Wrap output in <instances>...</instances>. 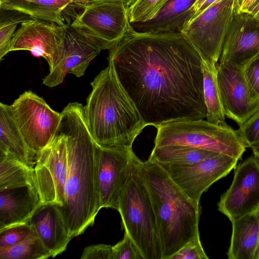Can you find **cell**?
Masks as SVG:
<instances>
[{
    "label": "cell",
    "mask_w": 259,
    "mask_h": 259,
    "mask_svg": "<svg viewBox=\"0 0 259 259\" xmlns=\"http://www.w3.org/2000/svg\"><path fill=\"white\" fill-rule=\"evenodd\" d=\"M108 61L147 126L206 118L203 61L180 32L142 33L131 25Z\"/></svg>",
    "instance_id": "obj_1"
},
{
    "label": "cell",
    "mask_w": 259,
    "mask_h": 259,
    "mask_svg": "<svg viewBox=\"0 0 259 259\" xmlns=\"http://www.w3.org/2000/svg\"><path fill=\"white\" fill-rule=\"evenodd\" d=\"M83 108L79 103H68L61 112L57 131L66 136L68 150L64 203L59 207L73 238L94 224L101 209L97 177V143L87 125Z\"/></svg>",
    "instance_id": "obj_2"
},
{
    "label": "cell",
    "mask_w": 259,
    "mask_h": 259,
    "mask_svg": "<svg viewBox=\"0 0 259 259\" xmlns=\"http://www.w3.org/2000/svg\"><path fill=\"white\" fill-rule=\"evenodd\" d=\"M91 85L83 111L96 142L105 147L132 149L135 139L147 125L119 82L110 61Z\"/></svg>",
    "instance_id": "obj_3"
},
{
    "label": "cell",
    "mask_w": 259,
    "mask_h": 259,
    "mask_svg": "<svg viewBox=\"0 0 259 259\" xmlns=\"http://www.w3.org/2000/svg\"><path fill=\"white\" fill-rule=\"evenodd\" d=\"M141 167L156 219L162 259H169L200 236L199 202L187 196L156 162L148 159Z\"/></svg>",
    "instance_id": "obj_4"
},
{
    "label": "cell",
    "mask_w": 259,
    "mask_h": 259,
    "mask_svg": "<svg viewBox=\"0 0 259 259\" xmlns=\"http://www.w3.org/2000/svg\"><path fill=\"white\" fill-rule=\"evenodd\" d=\"M141 161L135 160L131 174L118 200L125 232L137 245L144 259H162L161 245L150 194L143 174Z\"/></svg>",
    "instance_id": "obj_5"
},
{
    "label": "cell",
    "mask_w": 259,
    "mask_h": 259,
    "mask_svg": "<svg viewBox=\"0 0 259 259\" xmlns=\"http://www.w3.org/2000/svg\"><path fill=\"white\" fill-rule=\"evenodd\" d=\"M154 147L182 145L230 156L239 160L246 147L236 131L204 119L167 123L158 126Z\"/></svg>",
    "instance_id": "obj_6"
},
{
    "label": "cell",
    "mask_w": 259,
    "mask_h": 259,
    "mask_svg": "<svg viewBox=\"0 0 259 259\" xmlns=\"http://www.w3.org/2000/svg\"><path fill=\"white\" fill-rule=\"evenodd\" d=\"M81 8L70 25L101 50L114 46L131 26L128 8L121 1H97Z\"/></svg>",
    "instance_id": "obj_7"
},
{
    "label": "cell",
    "mask_w": 259,
    "mask_h": 259,
    "mask_svg": "<svg viewBox=\"0 0 259 259\" xmlns=\"http://www.w3.org/2000/svg\"><path fill=\"white\" fill-rule=\"evenodd\" d=\"M233 0H217L195 15L180 31L203 62L216 66L233 17Z\"/></svg>",
    "instance_id": "obj_8"
},
{
    "label": "cell",
    "mask_w": 259,
    "mask_h": 259,
    "mask_svg": "<svg viewBox=\"0 0 259 259\" xmlns=\"http://www.w3.org/2000/svg\"><path fill=\"white\" fill-rule=\"evenodd\" d=\"M14 118L29 148L37 153L56 136L62 115L40 97L25 91L10 105Z\"/></svg>",
    "instance_id": "obj_9"
},
{
    "label": "cell",
    "mask_w": 259,
    "mask_h": 259,
    "mask_svg": "<svg viewBox=\"0 0 259 259\" xmlns=\"http://www.w3.org/2000/svg\"><path fill=\"white\" fill-rule=\"evenodd\" d=\"M34 184L41 203L62 206L68 171L67 137L57 132L53 139L36 153Z\"/></svg>",
    "instance_id": "obj_10"
},
{
    "label": "cell",
    "mask_w": 259,
    "mask_h": 259,
    "mask_svg": "<svg viewBox=\"0 0 259 259\" xmlns=\"http://www.w3.org/2000/svg\"><path fill=\"white\" fill-rule=\"evenodd\" d=\"M238 160L217 154L193 163H158L187 196L199 202L202 194L236 168Z\"/></svg>",
    "instance_id": "obj_11"
},
{
    "label": "cell",
    "mask_w": 259,
    "mask_h": 259,
    "mask_svg": "<svg viewBox=\"0 0 259 259\" xmlns=\"http://www.w3.org/2000/svg\"><path fill=\"white\" fill-rule=\"evenodd\" d=\"M137 157L132 149L122 150L97 143V177L101 208L118 210L120 192Z\"/></svg>",
    "instance_id": "obj_12"
},
{
    "label": "cell",
    "mask_w": 259,
    "mask_h": 259,
    "mask_svg": "<svg viewBox=\"0 0 259 259\" xmlns=\"http://www.w3.org/2000/svg\"><path fill=\"white\" fill-rule=\"evenodd\" d=\"M235 170L231 186L218 203L231 222L259 208V160L249 157Z\"/></svg>",
    "instance_id": "obj_13"
},
{
    "label": "cell",
    "mask_w": 259,
    "mask_h": 259,
    "mask_svg": "<svg viewBox=\"0 0 259 259\" xmlns=\"http://www.w3.org/2000/svg\"><path fill=\"white\" fill-rule=\"evenodd\" d=\"M65 26L36 19L22 22L13 37L10 52L25 50L45 59L51 70L63 49Z\"/></svg>",
    "instance_id": "obj_14"
},
{
    "label": "cell",
    "mask_w": 259,
    "mask_h": 259,
    "mask_svg": "<svg viewBox=\"0 0 259 259\" xmlns=\"http://www.w3.org/2000/svg\"><path fill=\"white\" fill-rule=\"evenodd\" d=\"M259 56V18L250 14H233L219 63L243 68Z\"/></svg>",
    "instance_id": "obj_15"
},
{
    "label": "cell",
    "mask_w": 259,
    "mask_h": 259,
    "mask_svg": "<svg viewBox=\"0 0 259 259\" xmlns=\"http://www.w3.org/2000/svg\"><path fill=\"white\" fill-rule=\"evenodd\" d=\"M217 81L225 115L241 126L259 108L251 97L243 69L218 63Z\"/></svg>",
    "instance_id": "obj_16"
},
{
    "label": "cell",
    "mask_w": 259,
    "mask_h": 259,
    "mask_svg": "<svg viewBox=\"0 0 259 259\" xmlns=\"http://www.w3.org/2000/svg\"><path fill=\"white\" fill-rule=\"evenodd\" d=\"M101 51L70 24H66L60 57L42 79V83L55 87L62 83L68 73L77 77L83 76L90 62Z\"/></svg>",
    "instance_id": "obj_17"
},
{
    "label": "cell",
    "mask_w": 259,
    "mask_h": 259,
    "mask_svg": "<svg viewBox=\"0 0 259 259\" xmlns=\"http://www.w3.org/2000/svg\"><path fill=\"white\" fill-rule=\"evenodd\" d=\"M29 224L52 257L64 251L73 238L57 204L41 203Z\"/></svg>",
    "instance_id": "obj_18"
},
{
    "label": "cell",
    "mask_w": 259,
    "mask_h": 259,
    "mask_svg": "<svg viewBox=\"0 0 259 259\" xmlns=\"http://www.w3.org/2000/svg\"><path fill=\"white\" fill-rule=\"evenodd\" d=\"M41 204L35 186L0 190V230L29 223L32 214Z\"/></svg>",
    "instance_id": "obj_19"
},
{
    "label": "cell",
    "mask_w": 259,
    "mask_h": 259,
    "mask_svg": "<svg viewBox=\"0 0 259 259\" xmlns=\"http://www.w3.org/2000/svg\"><path fill=\"white\" fill-rule=\"evenodd\" d=\"M197 1L168 0L153 19L131 25L135 30L142 33L180 32L194 16V6Z\"/></svg>",
    "instance_id": "obj_20"
},
{
    "label": "cell",
    "mask_w": 259,
    "mask_h": 259,
    "mask_svg": "<svg viewBox=\"0 0 259 259\" xmlns=\"http://www.w3.org/2000/svg\"><path fill=\"white\" fill-rule=\"evenodd\" d=\"M232 222L229 259H259V208Z\"/></svg>",
    "instance_id": "obj_21"
},
{
    "label": "cell",
    "mask_w": 259,
    "mask_h": 259,
    "mask_svg": "<svg viewBox=\"0 0 259 259\" xmlns=\"http://www.w3.org/2000/svg\"><path fill=\"white\" fill-rule=\"evenodd\" d=\"M0 151L9 153L33 168L36 154L25 142L14 118L11 105L0 103Z\"/></svg>",
    "instance_id": "obj_22"
},
{
    "label": "cell",
    "mask_w": 259,
    "mask_h": 259,
    "mask_svg": "<svg viewBox=\"0 0 259 259\" xmlns=\"http://www.w3.org/2000/svg\"><path fill=\"white\" fill-rule=\"evenodd\" d=\"M73 0H0V8L17 11L34 19L65 26L63 12Z\"/></svg>",
    "instance_id": "obj_23"
},
{
    "label": "cell",
    "mask_w": 259,
    "mask_h": 259,
    "mask_svg": "<svg viewBox=\"0 0 259 259\" xmlns=\"http://www.w3.org/2000/svg\"><path fill=\"white\" fill-rule=\"evenodd\" d=\"M24 186H35L34 169L0 151V190Z\"/></svg>",
    "instance_id": "obj_24"
},
{
    "label": "cell",
    "mask_w": 259,
    "mask_h": 259,
    "mask_svg": "<svg viewBox=\"0 0 259 259\" xmlns=\"http://www.w3.org/2000/svg\"><path fill=\"white\" fill-rule=\"evenodd\" d=\"M217 154L190 146L166 145L154 147L149 159L157 163L189 164Z\"/></svg>",
    "instance_id": "obj_25"
},
{
    "label": "cell",
    "mask_w": 259,
    "mask_h": 259,
    "mask_svg": "<svg viewBox=\"0 0 259 259\" xmlns=\"http://www.w3.org/2000/svg\"><path fill=\"white\" fill-rule=\"evenodd\" d=\"M202 67L206 120L215 124H224L226 115L218 84L217 67L203 62Z\"/></svg>",
    "instance_id": "obj_26"
},
{
    "label": "cell",
    "mask_w": 259,
    "mask_h": 259,
    "mask_svg": "<svg viewBox=\"0 0 259 259\" xmlns=\"http://www.w3.org/2000/svg\"><path fill=\"white\" fill-rule=\"evenodd\" d=\"M50 257H52L51 252L34 230L17 244L0 247L1 259H45Z\"/></svg>",
    "instance_id": "obj_27"
},
{
    "label": "cell",
    "mask_w": 259,
    "mask_h": 259,
    "mask_svg": "<svg viewBox=\"0 0 259 259\" xmlns=\"http://www.w3.org/2000/svg\"><path fill=\"white\" fill-rule=\"evenodd\" d=\"M168 0H136L128 8L130 23L145 22L156 17Z\"/></svg>",
    "instance_id": "obj_28"
},
{
    "label": "cell",
    "mask_w": 259,
    "mask_h": 259,
    "mask_svg": "<svg viewBox=\"0 0 259 259\" xmlns=\"http://www.w3.org/2000/svg\"><path fill=\"white\" fill-rule=\"evenodd\" d=\"M33 231L29 223L14 225L0 230V247H9L17 244Z\"/></svg>",
    "instance_id": "obj_29"
},
{
    "label": "cell",
    "mask_w": 259,
    "mask_h": 259,
    "mask_svg": "<svg viewBox=\"0 0 259 259\" xmlns=\"http://www.w3.org/2000/svg\"><path fill=\"white\" fill-rule=\"evenodd\" d=\"M246 148L259 144V108L236 130Z\"/></svg>",
    "instance_id": "obj_30"
},
{
    "label": "cell",
    "mask_w": 259,
    "mask_h": 259,
    "mask_svg": "<svg viewBox=\"0 0 259 259\" xmlns=\"http://www.w3.org/2000/svg\"><path fill=\"white\" fill-rule=\"evenodd\" d=\"M27 21L23 18H12L0 21V60L10 52L11 43L17 26Z\"/></svg>",
    "instance_id": "obj_31"
},
{
    "label": "cell",
    "mask_w": 259,
    "mask_h": 259,
    "mask_svg": "<svg viewBox=\"0 0 259 259\" xmlns=\"http://www.w3.org/2000/svg\"><path fill=\"white\" fill-rule=\"evenodd\" d=\"M112 259H144L140 249L125 232L122 240L113 246Z\"/></svg>",
    "instance_id": "obj_32"
},
{
    "label": "cell",
    "mask_w": 259,
    "mask_h": 259,
    "mask_svg": "<svg viewBox=\"0 0 259 259\" xmlns=\"http://www.w3.org/2000/svg\"><path fill=\"white\" fill-rule=\"evenodd\" d=\"M242 69L252 98L259 102V56L247 63Z\"/></svg>",
    "instance_id": "obj_33"
},
{
    "label": "cell",
    "mask_w": 259,
    "mask_h": 259,
    "mask_svg": "<svg viewBox=\"0 0 259 259\" xmlns=\"http://www.w3.org/2000/svg\"><path fill=\"white\" fill-rule=\"evenodd\" d=\"M198 236L187 243L169 259H208Z\"/></svg>",
    "instance_id": "obj_34"
},
{
    "label": "cell",
    "mask_w": 259,
    "mask_h": 259,
    "mask_svg": "<svg viewBox=\"0 0 259 259\" xmlns=\"http://www.w3.org/2000/svg\"><path fill=\"white\" fill-rule=\"evenodd\" d=\"M113 246L104 244L92 245L85 247L81 259H112Z\"/></svg>",
    "instance_id": "obj_35"
},
{
    "label": "cell",
    "mask_w": 259,
    "mask_h": 259,
    "mask_svg": "<svg viewBox=\"0 0 259 259\" xmlns=\"http://www.w3.org/2000/svg\"><path fill=\"white\" fill-rule=\"evenodd\" d=\"M259 4V0H233V14H250Z\"/></svg>",
    "instance_id": "obj_36"
},
{
    "label": "cell",
    "mask_w": 259,
    "mask_h": 259,
    "mask_svg": "<svg viewBox=\"0 0 259 259\" xmlns=\"http://www.w3.org/2000/svg\"><path fill=\"white\" fill-rule=\"evenodd\" d=\"M100 0H75L73 4H75L77 6L82 7L87 3ZM121 1L125 4L127 8L131 6L136 0H116Z\"/></svg>",
    "instance_id": "obj_37"
},
{
    "label": "cell",
    "mask_w": 259,
    "mask_h": 259,
    "mask_svg": "<svg viewBox=\"0 0 259 259\" xmlns=\"http://www.w3.org/2000/svg\"><path fill=\"white\" fill-rule=\"evenodd\" d=\"M207 0H197V1L196 3L194 6L195 15L198 13L200 8L202 7V6L204 4V3Z\"/></svg>",
    "instance_id": "obj_38"
},
{
    "label": "cell",
    "mask_w": 259,
    "mask_h": 259,
    "mask_svg": "<svg viewBox=\"0 0 259 259\" xmlns=\"http://www.w3.org/2000/svg\"><path fill=\"white\" fill-rule=\"evenodd\" d=\"M251 149L252 150L254 157L259 160V144L252 147Z\"/></svg>",
    "instance_id": "obj_39"
},
{
    "label": "cell",
    "mask_w": 259,
    "mask_h": 259,
    "mask_svg": "<svg viewBox=\"0 0 259 259\" xmlns=\"http://www.w3.org/2000/svg\"><path fill=\"white\" fill-rule=\"evenodd\" d=\"M250 14L259 18V4L253 10Z\"/></svg>",
    "instance_id": "obj_40"
},
{
    "label": "cell",
    "mask_w": 259,
    "mask_h": 259,
    "mask_svg": "<svg viewBox=\"0 0 259 259\" xmlns=\"http://www.w3.org/2000/svg\"><path fill=\"white\" fill-rule=\"evenodd\" d=\"M74 2L75 1V0H73Z\"/></svg>",
    "instance_id": "obj_41"
}]
</instances>
